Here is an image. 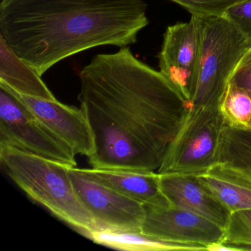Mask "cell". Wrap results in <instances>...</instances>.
Masks as SVG:
<instances>
[{
	"label": "cell",
	"instance_id": "1",
	"mask_svg": "<svg viewBox=\"0 0 251 251\" xmlns=\"http://www.w3.org/2000/svg\"><path fill=\"white\" fill-rule=\"evenodd\" d=\"M80 80L95 139L92 167L158 171L189 110L177 88L128 47L95 55Z\"/></svg>",
	"mask_w": 251,
	"mask_h": 251
},
{
	"label": "cell",
	"instance_id": "2",
	"mask_svg": "<svg viewBox=\"0 0 251 251\" xmlns=\"http://www.w3.org/2000/svg\"><path fill=\"white\" fill-rule=\"evenodd\" d=\"M145 0H2L0 36L42 76L60 61L105 45L137 42Z\"/></svg>",
	"mask_w": 251,
	"mask_h": 251
},
{
	"label": "cell",
	"instance_id": "3",
	"mask_svg": "<svg viewBox=\"0 0 251 251\" xmlns=\"http://www.w3.org/2000/svg\"><path fill=\"white\" fill-rule=\"evenodd\" d=\"M0 162L10 178L54 217L89 239L98 230L75 189L70 167L8 145H0Z\"/></svg>",
	"mask_w": 251,
	"mask_h": 251
},
{
	"label": "cell",
	"instance_id": "4",
	"mask_svg": "<svg viewBox=\"0 0 251 251\" xmlns=\"http://www.w3.org/2000/svg\"><path fill=\"white\" fill-rule=\"evenodd\" d=\"M199 19L201 61L189 110L219 109L233 70L251 43L226 17Z\"/></svg>",
	"mask_w": 251,
	"mask_h": 251
},
{
	"label": "cell",
	"instance_id": "5",
	"mask_svg": "<svg viewBox=\"0 0 251 251\" xmlns=\"http://www.w3.org/2000/svg\"><path fill=\"white\" fill-rule=\"evenodd\" d=\"M225 125L219 109L189 110L158 173L198 176L220 161Z\"/></svg>",
	"mask_w": 251,
	"mask_h": 251
},
{
	"label": "cell",
	"instance_id": "6",
	"mask_svg": "<svg viewBox=\"0 0 251 251\" xmlns=\"http://www.w3.org/2000/svg\"><path fill=\"white\" fill-rule=\"evenodd\" d=\"M0 145L13 147L68 167H77L73 148L1 83Z\"/></svg>",
	"mask_w": 251,
	"mask_h": 251
},
{
	"label": "cell",
	"instance_id": "7",
	"mask_svg": "<svg viewBox=\"0 0 251 251\" xmlns=\"http://www.w3.org/2000/svg\"><path fill=\"white\" fill-rule=\"evenodd\" d=\"M69 173L98 230L142 231L146 214L143 204L98 181L84 169L70 167Z\"/></svg>",
	"mask_w": 251,
	"mask_h": 251
},
{
	"label": "cell",
	"instance_id": "8",
	"mask_svg": "<svg viewBox=\"0 0 251 251\" xmlns=\"http://www.w3.org/2000/svg\"><path fill=\"white\" fill-rule=\"evenodd\" d=\"M201 55V23L192 16L187 23L169 26L158 53L159 71L189 102L198 79Z\"/></svg>",
	"mask_w": 251,
	"mask_h": 251
},
{
	"label": "cell",
	"instance_id": "9",
	"mask_svg": "<svg viewBox=\"0 0 251 251\" xmlns=\"http://www.w3.org/2000/svg\"><path fill=\"white\" fill-rule=\"evenodd\" d=\"M142 232L157 239L206 248L222 243L224 228L209 219L176 207L145 205Z\"/></svg>",
	"mask_w": 251,
	"mask_h": 251
},
{
	"label": "cell",
	"instance_id": "10",
	"mask_svg": "<svg viewBox=\"0 0 251 251\" xmlns=\"http://www.w3.org/2000/svg\"><path fill=\"white\" fill-rule=\"evenodd\" d=\"M8 89L42 123L68 144L76 155L88 158L93 155L95 151L93 132L81 108L65 105L58 100H49L22 95Z\"/></svg>",
	"mask_w": 251,
	"mask_h": 251
},
{
	"label": "cell",
	"instance_id": "11",
	"mask_svg": "<svg viewBox=\"0 0 251 251\" xmlns=\"http://www.w3.org/2000/svg\"><path fill=\"white\" fill-rule=\"evenodd\" d=\"M158 174L161 191L170 206L199 214L225 228L230 211L199 181L196 176L183 173Z\"/></svg>",
	"mask_w": 251,
	"mask_h": 251
},
{
	"label": "cell",
	"instance_id": "12",
	"mask_svg": "<svg viewBox=\"0 0 251 251\" xmlns=\"http://www.w3.org/2000/svg\"><path fill=\"white\" fill-rule=\"evenodd\" d=\"M230 212L251 208V170L220 161L196 176Z\"/></svg>",
	"mask_w": 251,
	"mask_h": 251
},
{
	"label": "cell",
	"instance_id": "13",
	"mask_svg": "<svg viewBox=\"0 0 251 251\" xmlns=\"http://www.w3.org/2000/svg\"><path fill=\"white\" fill-rule=\"evenodd\" d=\"M92 177L144 205L170 207L157 171L122 169H84Z\"/></svg>",
	"mask_w": 251,
	"mask_h": 251
},
{
	"label": "cell",
	"instance_id": "14",
	"mask_svg": "<svg viewBox=\"0 0 251 251\" xmlns=\"http://www.w3.org/2000/svg\"><path fill=\"white\" fill-rule=\"evenodd\" d=\"M0 83L22 95L57 100L42 76L18 56L0 36Z\"/></svg>",
	"mask_w": 251,
	"mask_h": 251
},
{
	"label": "cell",
	"instance_id": "15",
	"mask_svg": "<svg viewBox=\"0 0 251 251\" xmlns=\"http://www.w3.org/2000/svg\"><path fill=\"white\" fill-rule=\"evenodd\" d=\"M89 239L95 243L120 251H206L205 246L167 242L136 230H97Z\"/></svg>",
	"mask_w": 251,
	"mask_h": 251
},
{
	"label": "cell",
	"instance_id": "16",
	"mask_svg": "<svg viewBox=\"0 0 251 251\" xmlns=\"http://www.w3.org/2000/svg\"><path fill=\"white\" fill-rule=\"evenodd\" d=\"M225 125L235 130H251V96L245 89L229 81L219 104Z\"/></svg>",
	"mask_w": 251,
	"mask_h": 251
},
{
	"label": "cell",
	"instance_id": "17",
	"mask_svg": "<svg viewBox=\"0 0 251 251\" xmlns=\"http://www.w3.org/2000/svg\"><path fill=\"white\" fill-rule=\"evenodd\" d=\"M220 161H228L251 170V130H235L225 126Z\"/></svg>",
	"mask_w": 251,
	"mask_h": 251
},
{
	"label": "cell",
	"instance_id": "18",
	"mask_svg": "<svg viewBox=\"0 0 251 251\" xmlns=\"http://www.w3.org/2000/svg\"><path fill=\"white\" fill-rule=\"evenodd\" d=\"M222 243L235 251H251V208L230 212Z\"/></svg>",
	"mask_w": 251,
	"mask_h": 251
},
{
	"label": "cell",
	"instance_id": "19",
	"mask_svg": "<svg viewBox=\"0 0 251 251\" xmlns=\"http://www.w3.org/2000/svg\"><path fill=\"white\" fill-rule=\"evenodd\" d=\"M198 17H221L236 4L245 0H170Z\"/></svg>",
	"mask_w": 251,
	"mask_h": 251
},
{
	"label": "cell",
	"instance_id": "20",
	"mask_svg": "<svg viewBox=\"0 0 251 251\" xmlns=\"http://www.w3.org/2000/svg\"><path fill=\"white\" fill-rule=\"evenodd\" d=\"M223 17L251 43V0H245L229 8Z\"/></svg>",
	"mask_w": 251,
	"mask_h": 251
},
{
	"label": "cell",
	"instance_id": "21",
	"mask_svg": "<svg viewBox=\"0 0 251 251\" xmlns=\"http://www.w3.org/2000/svg\"><path fill=\"white\" fill-rule=\"evenodd\" d=\"M229 81L245 89L251 96V47L239 60Z\"/></svg>",
	"mask_w": 251,
	"mask_h": 251
}]
</instances>
